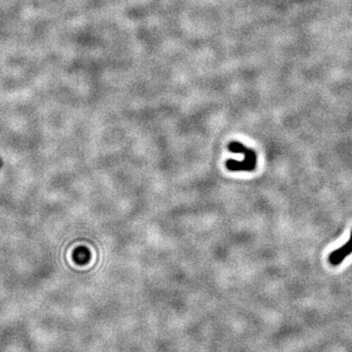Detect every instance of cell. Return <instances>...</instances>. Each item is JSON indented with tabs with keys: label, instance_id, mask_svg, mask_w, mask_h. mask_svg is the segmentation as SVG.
<instances>
[{
	"label": "cell",
	"instance_id": "cell-2",
	"mask_svg": "<svg viewBox=\"0 0 352 352\" xmlns=\"http://www.w3.org/2000/svg\"><path fill=\"white\" fill-rule=\"evenodd\" d=\"M351 253H352V230L346 244L336 248L329 255V261L331 265L337 266Z\"/></svg>",
	"mask_w": 352,
	"mask_h": 352
},
{
	"label": "cell",
	"instance_id": "cell-1",
	"mask_svg": "<svg viewBox=\"0 0 352 352\" xmlns=\"http://www.w3.org/2000/svg\"><path fill=\"white\" fill-rule=\"evenodd\" d=\"M229 150L233 153L243 154L245 156L244 160L241 162L235 160H228L226 162V166L231 171H252L256 166V155L255 153L246 147L244 144L238 141H232L229 146Z\"/></svg>",
	"mask_w": 352,
	"mask_h": 352
}]
</instances>
